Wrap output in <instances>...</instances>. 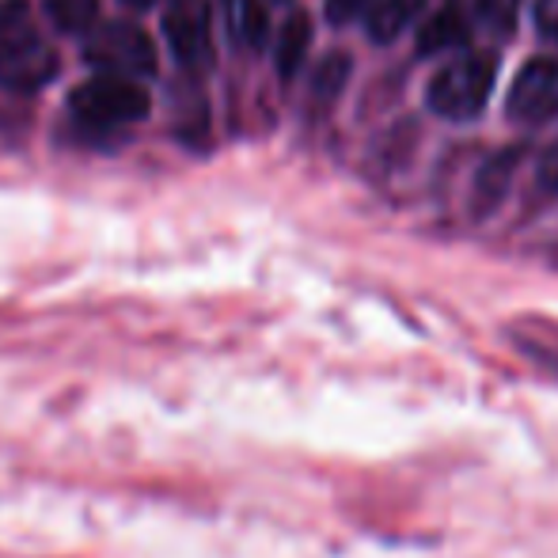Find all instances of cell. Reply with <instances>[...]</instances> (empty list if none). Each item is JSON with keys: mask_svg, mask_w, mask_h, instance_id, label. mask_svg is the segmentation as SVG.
<instances>
[{"mask_svg": "<svg viewBox=\"0 0 558 558\" xmlns=\"http://www.w3.org/2000/svg\"><path fill=\"white\" fill-rule=\"evenodd\" d=\"M494 81H498V58L494 53H463V58L448 61L434 73L426 88V104L434 114L448 122H468V118L483 114L490 104Z\"/></svg>", "mask_w": 558, "mask_h": 558, "instance_id": "6da1fadb", "label": "cell"}, {"mask_svg": "<svg viewBox=\"0 0 558 558\" xmlns=\"http://www.w3.org/2000/svg\"><path fill=\"white\" fill-rule=\"evenodd\" d=\"M148 107H153L148 104V92L137 81H130V76H114V73L92 76V81H84L69 96L73 122L92 133L125 130V125L141 122L148 114Z\"/></svg>", "mask_w": 558, "mask_h": 558, "instance_id": "7a4b0ae2", "label": "cell"}, {"mask_svg": "<svg viewBox=\"0 0 558 558\" xmlns=\"http://www.w3.org/2000/svg\"><path fill=\"white\" fill-rule=\"evenodd\" d=\"M84 61L96 65L99 73L141 81V76L156 73V43L137 27V23H104V27L88 31Z\"/></svg>", "mask_w": 558, "mask_h": 558, "instance_id": "3957f363", "label": "cell"}, {"mask_svg": "<svg viewBox=\"0 0 558 558\" xmlns=\"http://www.w3.org/2000/svg\"><path fill=\"white\" fill-rule=\"evenodd\" d=\"M58 76V53L31 23L0 35V88L38 92Z\"/></svg>", "mask_w": 558, "mask_h": 558, "instance_id": "277c9868", "label": "cell"}, {"mask_svg": "<svg viewBox=\"0 0 558 558\" xmlns=\"http://www.w3.org/2000/svg\"><path fill=\"white\" fill-rule=\"evenodd\" d=\"M160 27L183 69L202 73L214 65V20L206 0H171Z\"/></svg>", "mask_w": 558, "mask_h": 558, "instance_id": "5b68a950", "label": "cell"}, {"mask_svg": "<svg viewBox=\"0 0 558 558\" xmlns=\"http://www.w3.org/2000/svg\"><path fill=\"white\" fill-rule=\"evenodd\" d=\"M506 111L517 122H551L558 118V61L555 58H532L529 65L517 73L513 88H509Z\"/></svg>", "mask_w": 558, "mask_h": 558, "instance_id": "8992f818", "label": "cell"}, {"mask_svg": "<svg viewBox=\"0 0 558 558\" xmlns=\"http://www.w3.org/2000/svg\"><path fill=\"white\" fill-rule=\"evenodd\" d=\"M471 43V23L460 4H445L418 27V53H445Z\"/></svg>", "mask_w": 558, "mask_h": 558, "instance_id": "52a82bcc", "label": "cell"}, {"mask_svg": "<svg viewBox=\"0 0 558 558\" xmlns=\"http://www.w3.org/2000/svg\"><path fill=\"white\" fill-rule=\"evenodd\" d=\"M228 35L240 50H263L270 38V15L263 0H221Z\"/></svg>", "mask_w": 558, "mask_h": 558, "instance_id": "ba28073f", "label": "cell"}, {"mask_svg": "<svg viewBox=\"0 0 558 558\" xmlns=\"http://www.w3.org/2000/svg\"><path fill=\"white\" fill-rule=\"evenodd\" d=\"M308 46H312V20L304 12H293L281 23L278 46H274V61H278V73L286 81H293L301 73L304 58H308Z\"/></svg>", "mask_w": 558, "mask_h": 558, "instance_id": "9c48e42d", "label": "cell"}, {"mask_svg": "<svg viewBox=\"0 0 558 558\" xmlns=\"http://www.w3.org/2000/svg\"><path fill=\"white\" fill-rule=\"evenodd\" d=\"M426 0H373L365 15V31L376 43H396L403 35V27H411V20L422 12Z\"/></svg>", "mask_w": 558, "mask_h": 558, "instance_id": "30bf717a", "label": "cell"}, {"mask_svg": "<svg viewBox=\"0 0 558 558\" xmlns=\"http://www.w3.org/2000/svg\"><path fill=\"white\" fill-rule=\"evenodd\" d=\"M350 53H327L324 61L316 65V73H312V99H316L319 107H331L338 96H342L345 81H350Z\"/></svg>", "mask_w": 558, "mask_h": 558, "instance_id": "8fae6325", "label": "cell"}, {"mask_svg": "<svg viewBox=\"0 0 558 558\" xmlns=\"http://www.w3.org/2000/svg\"><path fill=\"white\" fill-rule=\"evenodd\" d=\"M46 15L65 35H88L99 23V0H46Z\"/></svg>", "mask_w": 558, "mask_h": 558, "instance_id": "7c38bea8", "label": "cell"}, {"mask_svg": "<svg viewBox=\"0 0 558 558\" xmlns=\"http://www.w3.org/2000/svg\"><path fill=\"white\" fill-rule=\"evenodd\" d=\"M521 4L524 0H475V12L490 31L509 35L517 27V20H521Z\"/></svg>", "mask_w": 558, "mask_h": 558, "instance_id": "4fadbf2b", "label": "cell"}, {"mask_svg": "<svg viewBox=\"0 0 558 558\" xmlns=\"http://www.w3.org/2000/svg\"><path fill=\"white\" fill-rule=\"evenodd\" d=\"M373 0H327V20L331 23H353L365 20Z\"/></svg>", "mask_w": 558, "mask_h": 558, "instance_id": "5bb4252c", "label": "cell"}, {"mask_svg": "<svg viewBox=\"0 0 558 558\" xmlns=\"http://www.w3.org/2000/svg\"><path fill=\"white\" fill-rule=\"evenodd\" d=\"M536 27L544 38L558 43V0H536Z\"/></svg>", "mask_w": 558, "mask_h": 558, "instance_id": "9a60e30c", "label": "cell"}, {"mask_svg": "<svg viewBox=\"0 0 558 558\" xmlns=\"http://www.w3.org/2000/svg\"><path fill=\"white\" fill-rule=\"evenodd\" d=\"M27 23V0H0V35Z\"/></svg>", "mask_w": 558, "mask_h": 558, "instance_id": "2e32d148", "label": "cell"}, {"mask_svg": "<svg viewBox=\"0 0 558 558\" xmlns=\"http://www.w3.org/2000/svg\"><path fill=\"white\" fill-rule=\"evenodd\" d=\"M539 183H544V191H558V141L539 160Z\"/></svg>", "mask_w": 558, "mask_h": 558, "instance_id": "e0dca14e", "label": "cell"}, {"mask_svg": "<svg viewBox=\"0 0 558 558\" xmlns=\"http://www.w3.org/2000/svg\"><path fill=\"white\" fill-rule=\"evenodd\" d=\"M125 4H130V8H153L156 0H125Z\"/></svg>", "mask_w": 558, "mask_h": 558, "instance_id": "ac0fdd59", "label": "cell"}]
</instances>
